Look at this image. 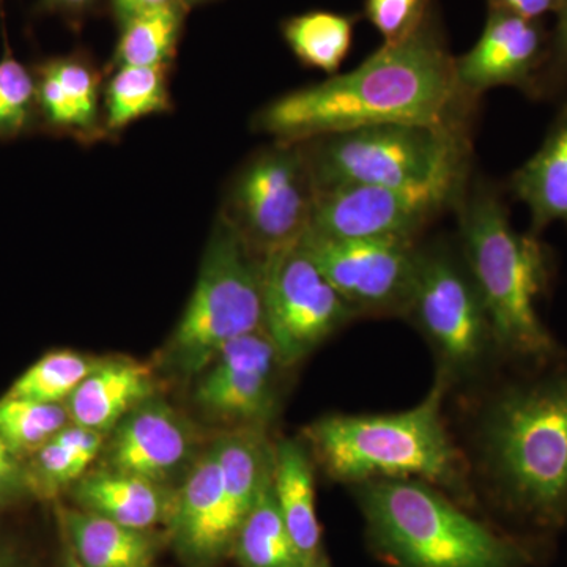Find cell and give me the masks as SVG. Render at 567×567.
Returning a JSON list of instances; mask_svg holds the SVG:
<instances>
[{"label":"cell","instance_id":"1","mask_svg":"<svg viewBox=\"0 0 567 567\" xmlns=\"http://www.w3.org/2000/svg\"><path fill=\"white\" fill-rule=\"evenodd\" d=\"M477 102L458 89L439 7L409 39L357 69L287 92L254 117L257 132L301 142L391 123L472 126Z\"/></svg>","mask_w":567,"mask_h":567},{"label":"cell","instance_id":"2","mask_svg":"<svg viewBox=\"0 0 567 567\" xmlns=\"http://www.w3.org/2000/svg\"><path fill=\"white\" fill-rule=\"evenodd\" d=\"M456 210L465 265L486 306L496 352L533 365L557 360V341L537 311L555 276L551 249L540 235L514 229L505 192L494 183L466 188Z\"/></svg>","mask_w":567,"mask_h":567},{"label":"cell","instance_id":"3","mask_svg":"<svg viewBox=\"0 0 567 567\" xmlns=\"http://www.w3.org/2000/svg\"><path fill=\"white\" fill-rule=\"evenodd\" d=\"M484 475L509 513L537 528L567 517V365L503 388L480 435Z\"/></svg>","mask_w":567,"mask_h":567},{"label":"cell","instance_id":"4","mask_svg":"<svg viewBox=\"0 0 567 567\" xmlns=\"http://www.w3.org/2000/svg\"><path fill=\"white\" fill-rule=\"evenodd\" d=\"M450 383L439 375L413 409L386 415H331L305 429L324 472L339 483L416 480L465 498L466 462L442 415Z\"/></svg>","mask_w":567,"mask_h":567},{"label":"cell","instance_id":"5","mask_svg":"<svg viewBox=\"0 0 567 567\" xmlns=\"http://www.w3.org/2000/svg\"><path fill=\"white\" fill-rule=\"evenodd\" d=\"M377 557L391 567H527L532 548L468 516L445 492L416 480L358 484Z\"/></svg>","mask_w":567,"mask_h":567},{"label":"cell","instance_id":"6","mask_svg":"<svg viewBox=\"0 0 567 567\" xmlns=\"http://www.w3.org/2000/svg\"><path fill=\"white\" fill-rule=\"evenodd\" d=\"M317 192L401 186L470 169L472 126L391 123L301 141Z\"/></svg>","mask_w":567,"mask_h":567},{"label":"cell","instance_id":"7","mask_svg":"<svg viewBox=\"0 0 567 567\" xmlns=\"http://www.w3.org/2000/svg\"><path fill=\"white\" fill-rule=\"evenodd\" d=\"M264 265L218 215L196 286L171 339L181 368L204 371L224 346L264 330Z\"/></svg>","mask_w":567,"mask_h":567},{"label":"cell","instance_id":"8","mask_svg":"<svg viewBox=\"0 0 567 567\" xmlns=\"http://www.w3.org/2000/svg\"><path fill=\"white\" fill-rule=\"evenodd\" d=\"M317 199L301 142L275 141L238 167L219 216L265 260L300 244L311 227Z\"/></svg>","mask_w":567,"mask_h":567},{"label":"cell","instance_id":"9","mask_svg":"<svg viewBox=\"0 0 567 567\" xmlns=\"http://www.w3.org/2000/svg\"><path fill=\"white\" fill-rule=\"evenodd\" d=\"M405 317L440 358L447 383L473 374L496 352L487 309L465 260L445 246L420 248L416 281Z\"/></svg>","mask_w":567,"mask_h":567},{"label":"cell","instance_id":"10","mask_svg":"<svg viewBox=\"0 0 567 567\" xmlns=\"http://www.w3.org/2000/svg\"><path fill=\"white\" fill-rule=\"evenodd\" d=\"M470 169L401 186H347L320 194L309 233L342 240H416L457 208Z\"/></svg>","mask_w":567,"mask_h":567},{"label":"cell","instance_id":"11","mask_svg":"<svg viewBox=\"0 0 567 567\" xmlns=\"http://www.w3.org/2000/svg\"><path fill=\"white\" fill-rule=\"evenodd\" d=\"M264 311L282 365L303 360L358 317L301 244L265 259Z\"/></svg>","mask_w":567,"mask_h":567},{"label":"cell","instance_id":"12","mask_svg":"<svg viewBox=\"0 0 567 567\" xmlns=\"http://www.w3.org/2000/svg\"><path fill=\"white\" fill-rule=\"evenodd\" d=\"M300 244L354 315L405 317L420 262L416 240H342L308 230Z\"/></svg>","mask_w":567,"mask_h":567},{"label":"cell","instance_id":"13","mask_svg":"<svg viewBox=\"0 0 567 567\" xmlns=\"http://www.w3.org/2000/svg\"><path fill=\"white\" fill-rule=\"evenodd\" d=\"M548 47L550 29L544 20L488 10L486 25L475 47L454 58L458 89L475 102L498 87L517 89L529 100H537Z\"/></svg>","mask_w":567,"mask_h":567},{"label":"cell","instance_id":"14","mask_svg":"<svg viewBox=\"0 0 567 567\" xmlns=\"http://www.w3.org/2000/svg\"><path fill=\"white\" fill-rule=\"evenodd\" d=\"M278 364V353L265 330L235 339L204 369L196 388L197 404L226 420L264 421L275 405Z\"/></svg>","mask_w":567,"mask_h":567},{"label":"cell","instance_id":"15","mask_svg":"<svg viewBox=\"0 0 567 567\" xmlns=\"http://www.w3.org/2000/svg\"><path fill=\"white\" fill-rule=\"evenodd\" d=\"M39 125L82 145L107 140L103 115V80L85 55L48 59L35 70Z\"/></svg>","mask_w":567,"mask_h":567},{"label":"cell","instance_id":"16","mask_svg":"<svg viewBox=\"0 0 567 567\" xmlns=\"http://www.w3.org/2000/svg\"><path fill=\"white\" fill-rule=\"evenodd\" d=\"M193 431L166 402L148 398L115 425L107 468L163 484L192 457Z\"/></svg>","mask_w":567,"mask_h":567},{"label":"cell","instance_id":"17","mask_svg":"<svg viewBox=\"0 0 567 567\" xmlns=\"http://www.w3.org/2000/svg\"><path fill=\"white\" fill-rule=\"evenodd\" d=\"M169 520L175 544L197 565L216 561L233 548L237 528L227 511L221 468L213 447L194 464L175 495Z\"/></svg>","mask_w":567,"mask_h":567},{"label":"cell","instance_id":"18","mask_svg":"<svg viewBox=\"0 0 567 567\" xmlns=\"http://www.w3.org/2000/svg\"><path fill=\"white\" fill-rule=\"evenodd\" d=\"M507 192L528 208L529 233L543 235L555 223L567 227V100L535 155L511 175Z\"/></svg>","mask_w":567,"mask_h":567},{"label":"cell","instance_id":"19","mask_svg":"<svg viewBox=\"0 0 567 567\" xmlns=\"http://www.w3.org/2000/svg\"><path fill=\"white\" fill-rule=\"evenodd\" d=\"M152 371L133 361L100 363L66 401L71 423L106 435L152 394Z\"/></svg>","mask_w":567,"mask_h":567},{"label":"cell","instance_id":"20","mask_svg":"<svg viewBox=\"0 0 567 567\" xmlns=\"http://www.w3.org/2000/svg\"><path fill=\"white\" fill-rule=\"evenodd\" d=\"M76 499L84 511L144 532L169 518L174 505L162 484L111 468L82 476Z\"/></svg>","mask_w":567,"mask_h":567},{"label":"cell","instance_id":"21","mask_svg":"<svg viewBox=\"0 0 567 567\" xmlns=\"http://www.w3.org/2000/svg\"><path fill=\"white\" fill-rule=\"evenodd\" d=\"M274 491L284 524L301 557L308 563L322 558L311 458L293 440H282L275 447Z\"/></svg>","mask_w":567,"mask_h":567},{"label":"cell","instance_id":"22","mask_svg":"<svg viewBox=\"0 0 567 567\" xmlns=\"http://www.w3.org/2000/svg\"><path fill=\"white\" fill-rule=\"evenodd\" d=\"M61 520L66 544L84 567H145L155 555V540L144 529L84 509H63Z\"/></svg>","mask_w":567,"mask_h":567},{"label":"cell","instance_id":"23","mask_svg":"<svg viewBox=\"0 0 567 567\" xmlns=\"http://www.w3.org/2000/svg\"><path fill=\"white\" fill-rule=\"evenodd\" d=\"M171 66H121L103 87L104 128L118 136L132 123L174 110Z\"/></svg>","mask_w":567,"mask_h":567},{"label":"cell","instance_id":"24","mask_svg":"<svg viewBox=\"0 0 567 567\" xmlns=\"http://www.w3.org/2000/svg\"><path fill=\"white\" fill-rule=\"evenodd\" d=\"M358 14L312 10L282 21L281 33L301 65L333 76L352 50Z\"/></svg>","mask_w":567,"mask_h":567},{"label":"cell","instance_id":"25","mask_svg":"<svg viewBox=\"0 0 567 567\" xmlns=\"http://www.w3.org/2000/svg\"><path fill=\"white\" fill-rule=\"evenodd\" d=\"M103 443L104 434L70 423L32 454V464L28 466L29 488L51 496L76 483L99 457Z\"/></svg>","mask_w":567,"mask_h":567},{"label":"cell","instance_id":"26","mask_svg":"<svg viewBox=\"0 0 567 567\" xmlns=\"http://www.w3.org/2000/svg\"><path fill=\"white\" fill-rule=\"evenodd\" d=\"M233 548L244 567H301L308 563L279 513L274 476L238 528Z\"/></svg>","mask_w":567,"mask_h":567},{"label":"cell","instance_id":"27","mask_svg":"<svg viewBox=\"0 0 567 567\" xmlns=\"http://www.w3.org/2000/svg\"><path fill=\"white\" fill-rule=\"evenodd\" d=\"M188 7L178 0L145 11L121 25L112 69L121 66H173Z\"/></svg>","mask_w":567,"mask_h":567},{"label":"cell","instance_id":"28","mask_svg":"<svg viewBox=\"0 0 567 567\" xmlns=\"http://www.w3.org/2000/svg\"><path fill=\"white\" fill-rule=\"evenodd\" d=\"M99 364L91 358L70 350L48 353L13 383L7 398L62 404V401H69L70 395Z\"/></svg>","mask_w":567,"mask_h":567},{"label":"cell","instance_id":"29","mask_svg":"<svg viewBox=\"0 0 567 567\" xmlns=\"http://www.w3.org/2000/svg\"><path fill=\"white\" fill-rule=\"evenodd\" d=\"M70 423L69 409L63 404L7 395L0 401V436L21 457L39 451Z\"/></svg>","mask_w":567,"mask_h":567},{"label":"cell","instance_id":"30","mask_svg":"<svg viewBox=\"0 0 567 567\" xmlns=\"http://www.w3.org/2000/svg\"><path fill=\"white\" fill-rule=\"evenodd\" d=\"M35 125V74L7 50L0 59V141L17 140Z\"/></svg>","mask_w":567,"mask_h":567},{"label":"cell","instance_id":"31","mask_svg":"<svg viewBox=\"0 0 567 567\" xmlns=\"http://www.w3.org/2000/svg\"><path fill=\"white\" fill-rule=\"evenodd\" d=\"M436 7V0H364L363 14L383 44H395L415 33Z\"/></svg>","mask_w":567,"mask_h":567},{"label":"cell","instance_id":"32","mask_svg":"<svg viewBox=\"0 0 567 567\" xmlns=\"http://www.w3.org/2000/svg\"><path fill=\"white\" fill-rule=\"evenodd\" d=\"M567 89V0L557 11V22L550 29V47L539 78L537 100H554Z\"/></svg>","mask_w":567,"mask_h":567},{"label":"cell","instance_id":"33","mask_svg":"<svg viewBox=\"0 0 567 567\" xmlns=\"http://www.w3.org/2000/svg\"><path fill=\"white\" fill-rule=\"evenodd\" d=\"M29 488L28 466L22 464L20 454L0 436V506L13 502Z\"/></svg>","mask_w":567,"mask_h":567},{"label":"cell","instance_id":"34","mask_svg":"<svg viewBox=\"0 0 567 567\" xmlns=\"http://www.w3.org/2000/svg\"><path fill=\"white\" fill-rule=\"evenodd\" d=\"M488 10L506 11L527 20H544L557 14L563 0H487Z\"/></svg>","mask_w":567,"mask_h":567},{"label":"cell","instance_id":"35","mask_svg":"<svg viewBox=\"0 0 567 567\" xmlns=\"http://www.w3.org/2000/svg\"><path fill=\"white\" fill-rule=\"evenodd\" d=\"M169 2L174 0H111V6L118 24L123 25L145 11L158 9Z\"/></svg>","mask_w":567,"mask_h":567},{"label":"cell","instance_id":"36","mask_svg":"<svg viewBox=\"0 0 567 567\" xmlns=\"http://www.w3.org/2000/svg\"><path fill=\"white\" fill-rule=\"evenodd\" d=\"M96 0H41L44 9L78 17L95 6Z\"/></svg>","mask_w":567,"mask_h":567},{"label":"cell","instance_id":"37","mask_svg":"<svg viewBox=\"0 0 567 567\" xmlns=\"http://www.w3.org/2000/svg\"><path fill=\"white\" fill-rule=\"evenodd\" d=\"M0 567H25L17 555L11 554L9 548L0 546Z\"/></svg>","mask_w":567,"mask_h":567},{"label":"cell","instance_id":"38","mask_svg":"<svg viewBox=\"0 0 567 567\" xmlns=\"http://www.w3.org/2000/svg\"><path fill=\"white\" fill-rule=\"evenodd\" d=\"M66 546H69V544H66ZM63 567H84L81 565L80 559L76 558V555H74V551L71 550L70 546L66 547L65 550V559H63Z\"/></svg>","mask_w":567,"mask_h":567},{"label":"cell","instance_id":"39","mask_svg":"<svg viewBox=\"0 0 567 567\" xmlns=\"http://www.w3.org/2000/svg\"><path fill=\"white\" fill-rule=\"evenodd\" d=\"M301 567H328L327 561L323 558L316 559V561L306 563Z\"/></svg>","mask_w":567,"mask_h":567},{"label":"cell","instance_id":"40","mask_svg":"<svg viewBox=\"0 0 567 567\" xmlns=\"http://www.w3.org/2000/svg\"><path fill=\"white\" fill-rule=\"evenodd\" d=\"M178 2H182L183 6L189 9V7L197 6V3L210 2V0H178Z\"/></svg>","mask_w":567,"mask_h":567}]
</instances>
